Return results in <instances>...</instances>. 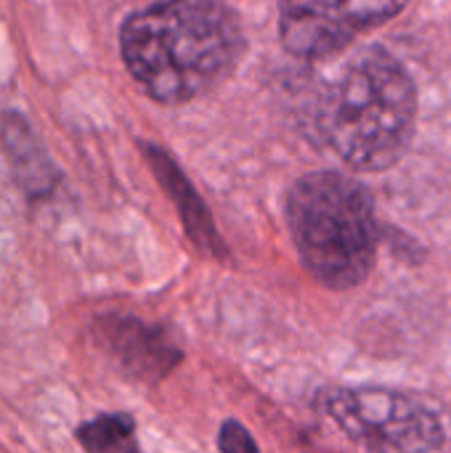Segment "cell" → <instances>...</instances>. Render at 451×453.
Listing matches in <instances>:
<instances>
[{
    "label": "cell",
    "mask_w": 451,
    "mask_h": 453,
    "mask_svg": "<svg viewBox=\"0 0 451 453\" xmlns=\"http://www.w3.org/2000/svg\"><path fill=\"white\" fill-rule=\"evenodd\" d=\"M133 80L162 104H183L218 85L242 53V29L223 0H162L120 32Z\"/></svg>",
    "instance_id": "obj_1"
},
{
    "label": "cell",
    "mask_w": 451,
    "mask_h": 453,
    "mask_svg": "<svg viewBox=\"0 0 451 453\" xmlns=\"http://www.w3.org/2000/svg\"><path fill=\"white\" fill-rule=\"evenodd\" d=\"M218 449L221 451H255L258 443L247 435L245 427H239L237 422H226L218 438Z\"/></svg>",
    "instance_id": "obj_10"
},
{
    "label": "cell",
    "mask_w": 451,
    "mask_h": 453,
    "mask_svg": "<svg viewBox=\"0 0 451 453\" xmlns=\"http://www.w3.org/2000/svg\"><path fill=\"white\" fill-rule=\"evenodd\" d=\"M152 154H154V159L149 157V162H154V167H157V173L162 175V183L170 188V194H173V196H183V194H186V199H189V207L181 204V215H183V223H186L189 234L194 236L197 244H205V247H210V252H215L218 236L213 234V226H210V220H207L202 204L197 202V194H194L191 186L183 180V175L178 173V167H175L170 159H165V154H159V151H152Z\"/></svg>",
    "instance_id": "obj_8"
},
{
    "label": "cell",
    "mask_w": 451,
    "mask_h": 453,
    "mask_svg": "<svg viewBox=\"0 0 451 453\" xmlns=\"http://www.w3.org/2000/svg\"><path fill=\"white\" fill-rule=\"evenodd\" d=\"M287 223L308 273L330 289L359 287L377 257L369 191L343 173H311L287 196Z\"/></svg>",
    "instance_id": "obj_3"
},
{
    "label": "cell",
    "mask_w": 451,
    "mask_h": 453,
    "mask_svg": "<svg viewBox=\"0 0 451 453\" xmlns=\"http://www.w3.org/2000/svg\"><path fill=\"white\" fill-rule=\"evenodd\" d=\"M101 345L117 364L138 380L157 382L162 380L181 358L173 340L136 319H104L98 326Z\"/></svg>",
    "instance_id": "obj_6"
},
{
    "label": "cell",
    "mask_w": 451,
    "mask_h": 453,
    "mask_svg": "<svg viewBox=\"0 0 451 453\" xmlns=\"http://www.w3.org/2000/svg\"><path fill=\"white\" fill-rule=\"evenodd\" d=\"M415 119V82L383 45L356 50L322 88L314 111L322 143L359 173L393 167L412 141Z\"/></svg>",
    "instance_id": "obj_2"
},
{
    "label": "cell",
    "mask_w": 451,
    "mask_h": 453,
    "mask_svg": "<svg viewBox=\"0 0 451 453\" xmlns=\"http://www.w3.org/2000/svg\"><path fill=\"white\" fill-rule=\"evenodd\" d=\"M409 0H279V35L290 53L324 58L404 11Z\"/></svg>",
    "instance_id": "obj_5"
},
{
    "label": "cell",
    "mask_w": 451,
    "mask_h": 453,
    "mask_svg": "<svg viewBox=\"0 0 451 453\" xmlns=\"http://www.w3.org/2000/svg\"><path fill=\"white\" fill-rule=\"evenodd\" d=\"M0 143L27 194L40 196L53 188L56 173L48 162V154L43 151L29 125L16 111H8L0 117Z\"/></svg>",
    "instance_id": "obj_7"
},
{
    "label": "cell",
    "mask_w": 451,
    "mask_h": 453,
    "mask_svg": "<svg viewBox=\"0 0 451 453\" xmlns=\"http://www.w3.org/2000/svg\"><path fill=\"white\" fill-rule=\"evenodd\" d=\"M77 441L88 451H128L133 449V419L128 414H106L77 430Z\"/></svg>",
    "instance_id": "obj_9"
},
{
    "label": "cell",
    "mask_w": 451,
    "mask_h": 453,
    "mask_svg": "<svg viewBox=\"0 0 451 453\" xmlns=\"http://www.w3.org/2000/svg\"><path fill=\"white\" fill-rule=\"evenodd\" d=\"M322 406L351 441L375 451H439L447 443L441 419L425 403L396 390H330Z\"/></svg>",
    "instance_id": "obj_4"
}]
</instances>
